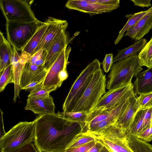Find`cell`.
Segmentation results:
<instances>
[{
  "instance_id": "5bb4252c",
  "label": "cell",
  "mask_w": 152,
  "mask_h": 152,
  "mask_svg": "<svg viewBox=\"0 0 152 152\" xmlns=\"http://www.w3.org/2000/svg\"><path fill=\"white\" fill-rule=\"evenodd\" d=\"M152 28V7L147 12L126 31L125 36L137 41L148 33Z\"/></svg>"
},
{
  "instance_id": "277c9868",
  "label": "cell",
  "mask_w": 152,
  "mask_h": 152,
  "mask_svg": "<svg viewBox=\"0 0 152 152\" xmlns=\"http://www.w3.org/2000/svg\"><path fill=\"white\" fill-rule=\"evenodd\" d=\"M142 69L139 63L137 54L115 62L108 76L107 89L109 90L129 83Z\"/></svg>"
},
{
  "instance_id": "4fadbf2b",
  "label": "cell",
  "mask_w": 152,
  "mask_h": 152,
  "mask_svg": "<svg viewBox=\"0 0 152 152\" xmlns=\"http://www.w3.org/2000/svg\"><path fill=\"white\" fill-rule=\"evenodd\" d=\"M66 29L62 30L52 43L47 51L45 67L47 70L51 66L64 48L73 40L69 37Z\"/></svg>"
},
{
  "instance_id": "9a60e30c",
  "label": "cell",
  "mask_w": 152,
  "mask_h": 152,
  "mask_svg": "<svg viewBox=\"0 0 152 152\" xmlns=\"http://www.w3.org/2000/svg\"><path fill=\"white\" fill-rule=\"evenodd\" d=\"M47 72L44 66H37L31 64L29 61H27L20 79L22 88L32 82L43 81Z\"/></svg>"
},
{
  "instance_id": "d6a6232c",
  "label": "cell",
  "mask_w": 152,
  "mask_h": 152,
  "mask_svg": "<svg viewBox=\"0 0 152 152\" xmlns=\"http://www.w3.org/2000/svg\"><path fill=\"white\" fill-rule=\"evenodd\" d=\"M113 55L112 53L107 54L102 62L101 63L104 72L107 73L113 65Z\"/></svg>"
},
{
  "instance_id": "2e32d148",
  "label": "cell",
  "mask_w": 152,
  "mask_h": 152,
  "mask_svg": "<svg viewBox=\"0 0 152 152\" xmlns=\"http://www.w3.org/2000/svg\"><path fill=\"white\" fill-rule=\"evenodd\" d=\"M55 108L53 98L50 95L44 98L28 97L25 109L39 115L55 114Z\"/></svg>"
},
{
  "instance_id": "f6af8a7d",
  "label": "cell",
  "mask_w": 152,
  "mask_h": 152,
  "mask_svg": "<svg viewBox=\"0 0 152 152\" xmlns=\"http://www.w3.org/2000/svg\"><path fill=\"white\" fill-rule=\"evenodd\" d=\"M152 127V118L151 121V127Z\"/></svg>"
},
{
  "instance_id": "ab89813d",
  "label": "cell",
  "mask_w": 152,
  "mask_h": 152,
  "mask_svg": "<svg viewBox=\"0 0 152 152\" xmlns=\"http://www.w3.org/2000/svg\"><path fill=\"white\" fill-rule=\"evenodd\" d=\"M97 2L110 5H120L119 0H97Z\"/></svg>"
},
{
  "instance_id": "603a6c76",
  "label": "cell",
  "mask_w": 152,
  "mask_h": 152,
  "mask_svg": "<svg viewBox=\"0 0 152 152\" xmlns=\"http://www.w3.org/2000/svg\"><path fill=\"white\" fill-rule=\"evenodd\" d=\"M148 108L137 110L126 135L136 137L142 133L144 116Z\"/></svg>"
},
{
  "instance_id": "ee69618b",
  "label": "cell",
  "mask_w": 152,
  "mask_h": 152,
  "mask_svg": "<svg viewBox=\"0 0 152 152\" xmlns=\"http://www.w3.org/2000/svg\"><path fill=\"white\" fill-rule=\"evenodd\" d=\"M39 152H63V151L60 152H53V151H40Z\"/></svg>"
},
{
  "instance_id": "f35d334b",
  "label": "cell",
  "mask_w": 152,
  "mask_h": 152,
  "mask_svg": "<svg viewBox=\"0 0 152 152\" xmlns=\"http://www.w3.org/2000/svg\"><path fill=\"white\" fill-rule=\"evenodd\" d=\"M43 81L38 82H32L28 85L22 88V90H25L26 91H30L41 84Z\"/></svg>"
},
{
  "instance_id": "d4e9b609",
  "label": "cell",
  "mask_w": 152,
  "mask_h": 152,
  "mask_svg": "<svg viewBox=\"0 0 152 152\" xmlns=\"http://www.w3.org/2000/svg\"><path fill=\"white\" fill-rule=\"evenodd\" d=\"M148 11V10L146 11L135 13L133 14L126 15H125V17L128 19V20L119 31L117 38L114 41L115 45L118 43L124 37L125 32L134 25Z\"/></svg>"
},
{
  "instance_id": "44dd1931",
  "label": "cell",
  "mask_w": 152,
  "mask_h": 152,
  "mask_svg": "<svg viewBox=\"0 0 152 152\" xmlns=\"http://www.w3.org/2000/svg\"><path fill=\"white\" fill-rule=\"evenodd\" d=\"M48 23L46 20L38 28L27 43L21 51V53L26 55L28 57L32 56L40 43L48 27Z\"/></svg>"
},
{
  "instance_id": "836d02e7",
  "label": "cell",
  "mask_w": 152,
  "mask_h": 152,
  "mask_svg": "<svg viewBox=\"0 0 152 152\" xmlns=\"http://www.w3.org/2000/svg\"><path fill=\"white\" fill-rule=\"evenodd\" d=\"M96 142V141H94L77 147L66 149L63 152H86L94 146Z\"/></svg>"
},
{
  "instance_id": "bcb514c9",
  "label": "cell",
  "mask_w": 152,
  "mask_h": 152,
  "mask_svg": "<svg viewBox=\"0 0 152 152\" xmlns=\"http://www.w3.org/2000/svg\"></svg>"
},
{
  "instance_id": "74e56055",
  "label": "cell",
  "mask_w": 152,
  "mask_h": 152,
  "mask_svg": "<svg viewBox=\"0 0 152 152\" xmlns=\"http://www.w3.org/2000/svg\"><path fill=\"white\" fill-rule=\"evenodd\" d=\"M134 6H138L143 8L149 7L151 6V0H130Z\"/></svg>"
},
{
  "instance_id": "e0dca14e",
  "label": "cell",
  "mask_w": 152,
  "mask_h": 152,
  "mask_svg": "<svg viewBox=\"0 0 152 152\" xmlns=\"http://www.w3.org/2000/svg\"><path fill=\"white\" fill-rule=\"evenodd\" d=\"M13 53L11 63L14 76V95L13 101L15 102L17 98H19V94L22 87L20 84V79L23 71L27 60L19 55L15 48L12 46Z\"/></svg>"
},
{
  "instance_id": "ffe728a7",
  "label": "cell",
  "mask_w": 152,
  "mask_h": 152,
  "mask_svg": "<svg viewBox=\"0 0 152 152\" xmlns=\"http://www.w3.org/2000/svg\"><path fill=\"white\" fill-rule=\"evenodd\" d=\"M13 48L3 33L0 32V73L11 64Z\"/></svg>"
},
{
  "instance_id": "d6986e66",
  "label": "cell",
  "mask_w": 152,
  "mask_h": 152,
  "mask_svg": "<svg viewBox=\"0 0 152 152\" xmlns=\"http://www.w3.org/2000/svg\"><path fill=\"white\" fill-rule=\"evenodd\" d=\"M134 83L135 95L152 92V67L139 73Z\"/></svg>"
},
{
  "instance_id": "8d00e7d4",
  "label": "cell",
  "mask_w": 152,
  "mask_h": 152,
  "mask_svg": "<svg viewBox=\"0 0 152 152\" xmlns=\"http://www.w3.org/2000/svg\"><path fill=\"white\" fill-rule=\"evenodd\" d=\"M11 152H39L32 142L26 144L21 147Z\"/></svg>"
},
{
  "instance_id": "8fae6325",
  "label": "cell",
  "mask_w": 152,
  "mask_h": 152,
  "mask_svg": "<svg viewBox=\"0 0 152 152\" xmlns=\"http://www.w3.org/2000/svg\"><path fill=\"white\" fill-rule=\"evenodd\" d=\"M71 48L69 45L65 47L59 56L48 71L43 81V87H50L56 86L58 88L61 86L59 75L60 72L66 67Z\"/></svg>"
},
{
  "instance_id": "ac0fdd59",
  "label": "cell",
  "mask_w": 152,
  "mask_h": 152,
  "mask_svg": "<svg viewBox=\"0 0 152 152\" xmlns=\"http://www.w3.org/2000/svg\"><path fill=\"white\" fill-rule=\"evenodd\" d=\"M136 98L134 93L130 96L127 106L123 113L117 119L115 124L126 134L137 111Z\"/></svg>"
},
{
  "instance_id": "9c48e42d",
  "label": "cell",
  "mask_w": 152,
  "mask_h": 152,
  "mask_svg": "<svg viewBox=\"0 0 152 152\" xmlns=\"http://www.w3.org/2000/svg\"><path fill=\"white\" fill-rule=\"evenodd\" d=\"M132 82L108 90L102 97L96 107L114 109L123 102L134 93Z\"/></svg>"
},
{
  "instance_id": "83f0119b",
  "label": "cell",
  "mask_w": 152,
  "mask_h": 152,
  "mask_svg": "<svg viewBox=\"0 0 152 152\" xmlns=\"http://www.w3.org/2000/svg\"><path fill=\"white\" fill-rule=\"evenodd\" d=\"M128 145L134 152H152V145L137 137L126 135Z\"/></svg>"
},
{
  "instance_id": "ba28073f",
  "label": "cell",
  "mask_w": 152,
  "mask_h": 152,
  "mask_svg": "<svg viewBox=\"0 0 152 152\" xmlns=\"http://www.w3.org/2000/svg\"><path fill=\"white\" fill-rule=\"evenodd\" d=\"M33 1L0 0L1 10L6 22H30L39 20L31 8Z\"/></svg>"
},
{
  "instance_id": "3957f363",
  "label": "cell",
  "mask_w": 152,
  "mask_h": 152,
  "mask_svg": "<svg viewBox=\"0 0 152 152\" xmlns=\"http://www.w3.org/2000/svg\"><path fill=\"white\" fill-rule=\"evenodd\" d=\"M35 123L20 122L0 138L1 152H11L34 141Z\"/></svg>"
},
{
  "instance_id": "60d3db41",
  "label": "cell",
  "mask_w": 152,
  "mask_h": 152,
  "mask_svg": "<svg viewBox=\"0 0 152 152\" xmlns=\"http://www.w3.org/2000/svg\"><path fill=\"white\" fill-rule=\"evenodd\" d=\"M103 146L101 144L96 141L95 145L86 152H99Z\"/></svg>"
},
{
  "instance_id": "8992f818",
  "label": "cell",
  "mask_w": 152,
  "mask_h": 152,
  "mask_svg": "<svg viewBox=\"0 0 152 152\" xmlns=\"http://www.w3.org/2000/svg\"><path fill=\"white\" fill-rule=\"evenodd\" d=\"M44 22L38 20L30 22H6L7 40L18 51H21Z\"/></svg>"
},
{
  "instance_id": "52a82bcc",
  "label": "cell",
  "mask_w": 152,
  "mask_h": 152,
  "mask_svg": "<svg viewBox=\"0 0 152 152\" xmlns=\"http://www.w3.org/2000/svg\"><path fill=\"white\" fill-rule=\"evenodd\" d=\"M90 133L110 152H134L128 145L126 134L115 124L99 132Z\"/></svg>"
},
{
  "instance_id": "30bf717a",
  "label": "cell",
  "mask_w": 152,
  "mask_h": 152,
  "mask_svg": "<svg viewBox=\"0 0 152 152\" xmlns=\"http://www.w3.org/2000/svg\"><path fill=\"white\" fill-rule=\"evenodd\" d=\"M97 0H69L65 6L71 10L89 14L91 16L110 12L120 7V5H110L98 3Z\"/></svg>"
},
{
  "instance_id": "7bdbcfd3",
  "label": "cell",
  "mask_w": 152,
  "mask_h": 152,
  "mask_svg": "<svg viewBox=\"0 0 152 152\" xmlns=\"http://www.w3.org/2000/svg\"><path fill=\"white\" fill-rule=\"evenodd\" d=\"M99 152H110V151L107 148L104 146Z\"/></svg>"
},
{
  "instance_id": "f546056e",
  "label": "cell",
  "mask_w": 152,
  "mask_h": 152,
  "mask_svg": "<svg viewBox=\"0 0 152 152\" xmlns=\"http://www.w3.org/2000/svg\"><path fill=\"white\" fill-rule=\"evenodd\" d=\"M58 88L56 86L47 87L43 86L42 83L30 91L28 96V98H44L50 96V93L56 90Z\"/></svg>"
},
{
  "instance_id": "7c38bea8",
  "label": "cell",
  "mask_w": 152,
  "mask_h": 152,
  "mask_svg": "<svg viewBox=\"0 0 152 152\" xmlns=\"http://www.w3.org/2000/svg\"><path fill=\"white\" fill-rule=\"evenodd\" d=\"M46 20L48 24L47 29L33 55L41 50L48 51L59 33L63 29H66L68 26L66 20L57 19L51 17H49Z\"/></svg>"
},
{
  "instance_id": "7402d4cb",
  "label": "cell",
  "mask_w": 152,
  "mask_h": 152,
  "mask_svg": "<svg viewBox=\"0 0 152 152\" xmlns=\"http://www.w3.org/2000/svg\"><path fill=\"white\" fill-rule=\"evenodd\" d=\"M147 43L145 39H142L129 47L118 50L116 55L113 58V63L120 61L129 56L139 53Z\"/></svg>"
},
{
  "instance_id": "cb8c5ba5",
  "label": "cell",
  "mask_w": 152,
  "mask_h": 152,
  "mask_svg": "<svg viewBox=\"0 0 152 152\" xmlns=\"http://www.w3.org/2000/svg\"><path fill=\"white\" fill-rule=\"evenodd\" d=\"M62 118L73 123H78L81 132L86 127L87 114L79 112H65L58 111L56 113Z\"/></svg>"
},
{
  "instance_id": "7a4b0ae2",
  "label": "cell",
  "mask_w": 152,
  "mask_h": 152,
  "mask_svg": "<svg viewBox=\"0 0 152 152\" xmlns=\"http://www.w3.org/2000/svg\"><path fill=\"white\" fill-rule=\"evenodd\" d=\"M106 85L105 75L100 68L94 73L88 86L72 112L87 114L96 108L106 92Z\"/></svg>"
},
{
  "instance_id": "4dcf8cb0",
  "label": "cell",
  "mask_w": 152,
  "mask_h": 152,
  "mask_svg": "<svg viewBox=\"0 0 152 152\" xmlns=\"http://www.w3.org/2000/svg\"><path fill=\"white\" fill-rule=\"evenodd\" d=\"M136 107L137 110L152 107V92L140 94L136 98Z\"/></svg>"
},
{
  "instance_id": "e575fe53",
  "label": "cell",
  "mask_w": 152,
  "mask_h": 152,
  "mask_svg": "<svg viewBox=\"0 0 152 152\" xmlns=\"http://www.w3.org/2000/svg\"><path fill=\"white\" fill-rule=\"evenodd\" d=\"M152 118V107H151L148 109L144 115L143 122L142 132L150 127Z\"/></svg>"
},
{
  "instance_id": "6da1fadb",
  "label": "cell",
  "mask_w": 152,
  "mask_h": 152,
  "mask_svg": "<svg viewBox=\"0 0 152 152\" xmlns=\"http://www.w3.org/2000/svg\"><path fill=\"white\" fill-rule=\"evenodd\" d=\"M35 123L34 142L39 152L63 151L69 140L71 122L56 113L39 114Z\"/></svg>"
},
{
  "instance_id": "5b68a950",
  "label": "cell",
  "mask_w": 152,
  "mask_h": 152,
  "mask_svg": "<svg viewBox=\"0 0 152 152\" xmlns=\"http://www.w3.org/2000/svg\"><path fill=\"white\" fill-rule=\"evenodd\" d=\"M101 63L95 59L81 72L71 86L63 105V111L71 112L89 83L94 72L100 68Z\"/></svg>"
},
{
  "instance_id": "d590c367",
  "label": "cell",
  "mask_w": 152,
  "mask_h": 152,
  "mask_svg": "<svg viewBox=\"0 0 152 152\" xmlns=\"http://www.w3.org/2000/svg\"><path fill=\"white\" fill-rule=\"evenodd\" d=\"M146 142H149L152 140V127L148 128L136 137Z\"/></svg>"
},
{
  "instance_id": "484cf974",
  "label": "cell",
  "mask_w": 152,
  "mask_h": 152,
  "mask_svg": "<svg viewBox=\"0 0 152 152\" xmlns=\"http://www.w3.org/2000/svg\"><path fill=\"white\" fill-rule=\"evenodd\" d=\"M95 141L93 135L88 132H81L72 138L66 145L65 150L77 147Z\"/></svg>"
},
{
  "instance_id": "f1b7e54d",
  "label": "cell",
  "mask_w": 152,
  "mask_h": 152,
  "mask_svg": "<svg viewBox=\"0 0 152 152\" xmlns=\"http://www.w3.org/2000/svg\"><path fill=\"white\" fill-rule=\"evenodd\" d=\"M0 74V92H1L9 83H14V76L12 64Z\"/></svg>"
},
{
  "instance_id": "4316f807",
  "label": "cell",
  "mask_w": 152,
  "mask_h": 152,
  "mask_svg": "<svg viewBox=\"0 0 152 152\" xmlns=\"http://www.w3.org/2000/svg\"><path fill=\"white\" fill-rule=\"evenodd\" d=\"M138 57L139 63L141 67L145 66L148 68L152 67V37L138 54Z\"/></svg>"
},
{
  "instance_id": "1f68e13d",
  "label": "cell",
  "mask_w": 152,
  "mask_h": 152,
  "mask_svg": "<svg viewBox=\"0 0 152 152\" xmlns=\"http://www.w3.org/2000/svg\"><path fill=\"white\" fill-rule=\"evenodd\" d=\"M47 54V51L41 50L30 57L27 61L37 66H44Z\"/></svg>"
},
{
  "instance_id": "b9f144b4",
  "label": "cell",
  "mask_w": 152,
  "mask_h": 152,
  "mask_svg": "<svg viewBox=\"0 0 152 152\" xmlns=\"http://www.w3.org/2000/svg\"><path fill=\"white\" fill-rule=\"evenodd\" d=\"M68 76V75L66 67L60 72L59 75V78L61 84H62L63 82L67 79Z\"/></svg>"
}]
</instances>
